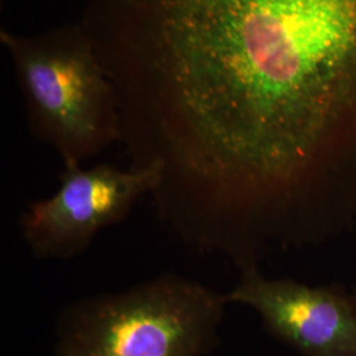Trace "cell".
Here are the masks:
<instances>
[{"instance_id": "obj_1", "label": "cell", "mask_w": 356, "mask_h": 356, "mask_svg": "<svg viewBox=\"0 0 356 356\" xmlns=\"http://www.w3.org/2000/svg\"><path fill=\"white\" fill-rule=\"evenodd\" d=\"M131 168L235 266L356 223V0H79Z\"/></svg>"}, {"instance_id": "obj_2", "label": "cell", "mask_w": 356, "mask_h": 356, "mask_svg": "<svg viewBox=\"0 0 356 356\" xmlns=\"http://www.w3.org/2000/svg\"><path fill=\"white\" fill-rule=\"evenodd\" d=\"M26 126L64 168L82 166L120 140L114 86L92 41L74 22L36 33L1 28Z\"/></svg>"}, {"instance_id": "obj_3", "label": "cell", "mask_w": 356, "mask_h": 356, "mask_svg": "<svg viewBox=\"0 0 356 356\" xmlns=\"http://www.w3.org/2000/svg\"><path fill=\"white\" fill-rule=\"evenodd\" d=\"M226 294L165 272L63 307L51 356H207L220 342Z\"/></svg>"}, {"instance_id": "obj_4", "label": "cell", "mask_w": 356, "mask_h": 356, "mask_svg": "<svg viewBox=\"0 0 356 356\" xmlns=\"http://www.w3.org/2000/svg\"><path fill=\"white\" fill-rule=\"evenodd\" d=\"M159 178L156 168H64L53 194L26 204L17 220L20 235L38 260H72L151 197Z\"/></svg>"}, {"instance_id": "obj_5", "label": "cell", "mask_w": 356, "mask_h": 356, "mask_svg": "<svg viewBox=\"0 0 356 356\" xmlns=\"http://www.w3.org/2000/svg\"><path fill=\"white\" fill-rule=\"evenodd\" d=\"M229 304L257 313L269 335L302 356H356V301L341 285L272 279L242 270Z\"/></svg>"}, {"instance_id": "obj_6", "label": "cell", "mask_w": 356, "mask_h": 356, "mask_svg": "<svg viewBox=\"0 0 356 356\" xmlns=\"http://www.w3.org/2000/svg\"><path fill=\"white\" fill-rule=\"evenodd\" d=\"M351 294H353V297H354V300L356 301V286L354 288V291L351 292Z\"/></svg>"}]
</instances>
